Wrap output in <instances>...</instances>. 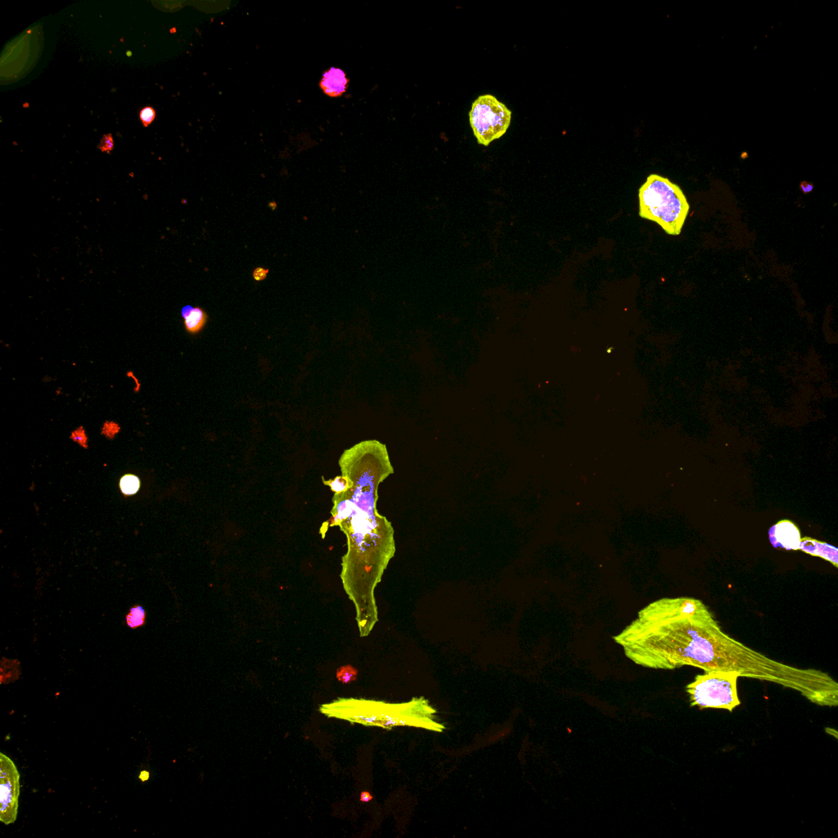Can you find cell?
I'll use <instances>...</instances> for the list:
<instances>
[{
    "mask_svg": "<svg viewBox=\"0 0 838 838\" xmlns=\"http://www.w3.org/2000/svg\"><path fill=\"white\" fill-rule=\"evenodd\" d=\"M614 641L642 667H694L736 672L741 677L775 683L821 707L838 705V683L830 674L770 659L723 632L709 607L690 597L659 599L639 612Z\"/></svg>",
    "mask_w": 838,
    "mask_h": 838,
    "instance_id": "obj_1",
    "label": "cell"
},
{
    "mask_svg": "<svg viewBox=\"0 0 838 838\" xmlns=\"http://www.w3.org/2000/svg\"><path fill=\"white\" fill-rule=\"evenodd\" d=\"M340 466L351 486L335 496L331 523L346 524L355 581L353 601L360 634L364 637L378 623L374 590L396 551L393 528L376 507L378 486L394 474V469L386 445L375 440L347 449Z\"/></svg>",
    "mask_w": 838,
    "mask_h": 838,
    "instance_id": "obj_2",
    "label": "cell"
},
{
    "mask_svg": "<svg viewBox=\"0 0 838 838\" xmlns=\"http://www.w3.org/2000/svg\"><path fill=\"white\" fill-rule=\"evenodd\" d=\"M319 711L329 718L391 730L395 727H413L442 733L445 726L436 721L438 711L425 696L407 703H390L364 699H338L321 705Z\"/></svg>",
    "mask_w": 838,
    "mask_h": 838,
    "instance_id": "obj_3",
    "label": "cell"
},
{
    "mask_svg": "<svg viewBox=\"0 0 838 838\" xmlns=\"http://www.w3.org/2000/svg\"><path fill=\"white\" fill-rule=\"evenodd\" d=\"M639 215L656 222L669 235H680L690 205L678 185L659 175L648 176L639 191Z\"/></svg>",
    "mask_w": 838,
    "mask_h": 838,
    "instance_id": "obj_4",
    "label": "cell"
},
{
    "mask_svg": "<svg viewBox=\"0 0 838 838\" xmlns=\"http://www.w3.org/2000/svg\"><path fill=\"white\" fill-rule=\"evenodd\" d=\"M741 674L736 672H711L698 674L686 686L691 707L699 709H725L730 712L741 705L738 683Z\"/></svg>",
    "mask_w": 838,
    "mask_h": 838,
    "instance_id": "obj_5",
    "label": "cell"
},
{
    "mask_svg": "<svg viewBox=\"0 0 838 838\" xmlns=\"http://www.w3.org/2000/svg\"><path fill=\"white\" fill-rule=\"evenodd\" d=\"M511 113L496 97L480 96L471 105L470 125L479 144L489 146L494 140L501 138L508 130Z\"/></svg>",
    "mask_w": 838,
    "mask_h": 838,
    "instance_id": "obj_6",
    "label": "cell"
},
{
    "mask_svg": "<svg viewBox=\"0 0 838 838\" xmlns=\"http://www.w3.org/2000/svg\"><path fill=\"white\" fill-rule=\"evenodd\" d=\"M20 789V774L14 763L0 754V820L6 826L16 821Z\"/></svg>",
    "mask_w": 838,
    "mask_h": 838,
    "instance_id": "obj_7",
    "label": "cell"
},
{
    "mask_svg": "<svg viewBox=\"0 0 838 838\" xmlns=\"http://www.w3.org/2000/svg\"><path fill=\"white\" fill-rule=\"evenodd\" d=\"M770 540L774 548L799 550L801 532L795 523L782 520L774 525L769 532Z\"/></svg>",
    "mask_w": 838,
    "mask_h": 838,
    "instance_id": "obj_8",
    "label": "cell"
},
{
    "mask_svg": "<svg viewBox=\"0 0 838 838\" xmlns=\"http://www.w3.org/2000/svg\"><path fill=\"white\" fill-rule=\"evenodd\" d=\"M349 79L342 70L332 68L324 73L320 86L325 95L332 98L342 96L346 92Z\"/></svg>",
    "mask_w": 838,
    "mask_h": 838,
    "instance_id": "obj_9",
    "label": "cell"
},
{
    "mask_svg": "<svg viewBox=\"0 0 838 838\" xmlns=\"http://www.w3.org/2000/svg\"><path fill=\"white\" fill-rule=\"evenodd\" d=\"M800 550L807 554L821 558L838 567V549L837 547L824 543L810 537L801 538Z\"/></svg>",
    "mask_w": 838,
    "mask_h": 838,
    "instance_id": "obj_10",
    "label": "cell"
},
{
    "mask_svg": "<svg viewBox=\"0 0 838 838\" xmlns=\"http://www.w3.org/2000/svg\"><path fill=\"white\" fill-rule=\"evenodd\" d=\"M182 317L184 321V327L187 332L191 334L199 333L204 329L207 319L206 313L201 308H194L191 306H185L182 311Z\"/></svg>",
    "mask_w": 838,
    "mask_h": 838,
    "instance_id": "obj_11",
    "label": "cell"
},
{
    "mask_svg": "<svg viewBox=\"0 0 838 838\" xmlns=\"http://www.w3.org/2000/svg\"><path fill=\"white\" fill-rule=\"evenodd\" d=\"M139 486V480L134 475H126L121 480L120 487L126 496L135 495L138 492Z\"/></svg>",
    "mask_w": 838,
    "mask_h": 838,
    "instance_id": "obj_12",
    "label": "cell"
},
{
    "mask_svg": "<svg viewBox=\"0 0 838 838\" xmlns=\"http://www.w3.org/2000/svg\"><path fill=\"white\" fill-rule=\"evenodd\" d=\"M128 625L130 628H137L142 626L145 623V612L141 606L132 607L129 614L126 616Z\"/></svg>",
    "mask_w": 838,
    "mask_h": 838,
    "instance_id": "obj_13",
    "label": "cell"
},
{
    "mask_svg": "<svg viewBox=\"0 0 838 838\" xmlns=\"http://www.w3.org/2000/svg\"><path fill=\"white\" fill-rule=\"evenodd\" d=\"M324 484L329 486L335 494H341L347 491L351 486V480L347 476H337L330 480H324Z\"/></svg>",
    "mask_w": 838,
    "mask_h": 838,
    "instance_id": "obj_14",
    "label": "cell"
},
{
    "mask_svg": "<svg viewBox=\"0 0 838 838\" xmlns=\"http://www.w3.org/2000/svg\"><path fill=\"white\" fill-rule=\"evenodd\" d=\"M358 676V670L351 665H343L337 670L338 680L343 683H350L356 681Z\"/></svg>",
    "mask_w": 838,
    "mask_h": 838,
    "instance_id": "obj_15",
    "label": "cell"
},
{
    "mask_svg": "<svg viewBox=\"0 0 838 838\" xmlns=\"http://www.w3.org/2000/svg\"><path fill=\"white\" fill-rule=\"evenodd\" d=\"M155 117L156 111L153 108L150 107V106L144 108L139 113L140 121L145 127L151 125L153 121L155 120Z\"/></svg>",
    "mask_w": 838,
    "mask_h": 838,
    "instance_id": "obj_16",
    "label": "cell"
},
{
    "mask_svg": "<svg viewBox=\"0 0 838 838\" xmlns=\"http://www.w3.org/2000/svg\"><path fill=\"white\" fill-rule=\"evenodd\" d=\"M98 148L103 153H111L114 148V141L112 135H106L101 139Z\"/></svg>",
    "mask_w": 838,
    "mask_h": 838,
    "instance_id": "obj_17",
    "label": "cell"
},
{
    "mask_svg": "<svg viewBox=\"0 0 838 838\" xmlns=\"http://www.w3.org/2000/svg\"><path fill=\"white\" fill-rule=\"evenodd\" d=\"M268 273H269V270H267V269H264V268H261V267L257 268V269H255V270L253 271V279L255 281H262L264 280H266Z\"/></svg>",
    "mask_w": 838,
    "mask_h": 838,
    "instance_id": "obj_18",
    "label": "cell"
},
{
    "mask_svg": "<svg viewBox=\"0 0 838 838\" xmlns=\"http://www.w3.org/2000/svg\"><path fill=\"white\" fill-rule=\"evenodd\" d=\"M360 799V801H362V802H369L373 799V797L372 796V794L370 793L369 792L364 791V792H361Z\"/></svg>",
    "mask_w": 838,
    "mask_h": 838,
    "instance_id": "obj_19",
    "label": "cell"
},
{
    "mask_svg": "<svg viewBox=\"0 0 838 838\" xmlns=\"http://www.w3.org/2000/svg\"><path fill=\"white\" fill-rule=\"evenodd\" d=\"M150 774L148 771H142L139 774V779L142 782H146L149 779Z\"/></svg>",
    "mask_w": 838,
    "mask_h": 838,
    "instance_id": "obj_20",
    "label": "cell"
}]
</instances>
